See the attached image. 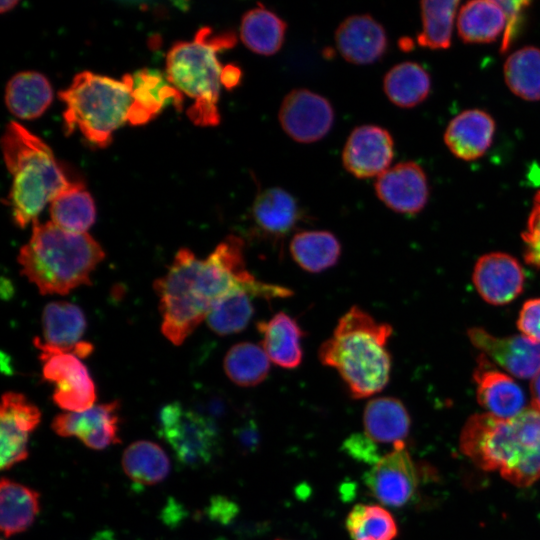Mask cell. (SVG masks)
<instances>
[{"mask_svg":"<svg viewBox=\"0 0 540 540\" xmlns=\"http://www.w3.org/2000/svg\"><path fill=\"white\" fill-rule=\"evenodd\" d=\"M162 315L161 330L174 345L206 320L213 306L233 290L247 287L261 298H280L279 285L262 282L246 268L244 242L227 236L205 259L181 248L165 275L153 284Z\"/></svg>","mask_w":540,"mask_h":540,"instance_id":"1","label":"cell"},{"mask_svg":"<svg viewBox=\"0 0 540 540\" xmlns=\"http://www.w3.org/2000/svg\"><path fill=\"white\" fill-rule=\"evenodd\" d=\"M391 334V325L352 306L321 344L319 360L338 371L352 398L370 397L389 381L391 356L386 345Z\"/></svg>","mask_w":540,"mask_h":540,"instance_id":"2","label":"cell"},{"mask_svg":"<svg viewBox=\"0 0 540 540\" xmlns=\"http://www.w3.org/2000/svg\"><path fill=\"white\" fill-rule=\"evenodd\" d=\"M100 244L89 234L65 231L53 222H33L30 240L20 249L21 272L41 294L69 293L90 284V275L104 259Z\"/></svg>","mask_w":540,"mask_h":540,"instance_id":"3","label":"cell"},{"mask_svg":"<svg viewBox=\"0 0 540 540\" xmlns=\"http://www.w3.org/2000/svg\"><path fill=\"white\" fill-rule=\"evenodd\" d=\"M7 169L13 176L8 203L15 223L24 228L37 220L72 183L58 165L50 147L17 122H10L1 139Z\"/></svg>","mask_w":540,"mask_h":540,"instance_id":"4","label":"cell"},{"mask_svg":"<svg viewBox=\"0 0 540 540\" xmlns=\"http://www.w3.org/2000/svg\"><path fill=\"white\" fill-rule=\"evenodd\" d=\"M235 44L233 31L202 27L192 41L177 42L167 53L165 74L178 91L193 99L187 115L195 125L216 126L220 122L218 101L224 66L218 53Z\"/></svg>","mask_w":540,"mask_h":540,"instance_id":"5","label":"cell"},{"mask_svg":"<svg viewBox=\"0 0 540 540\" xmlns=\"http://www.w3.org/2000/svg\"><path fill=\"white\" fill-rule=\"evenodd\" d=\"M66 104L67 133L78 129L92 144L105 147L113 132L128 121L133 103L130 85L90 71L78 73L67 89L59 92Z\"/></svg>","mask_w":540,"mask_h":540,"instance_id":"6","label":"cell"},{"mask_svg":"<svg viewBox=\"0 0 540 540\" xmlns=\"http://www.w3.org/2000/svg\"><path fill=\"white\" fill-rule=\"evenodd\" d=\"M158 434L171 447L177 460L190 468L208 464L220 445L214 422L179 402L169 403L160 410Z\"/></svg>","mask_w":540,"mask_h":540,"instance_id":"7","label":"cell"},{"mask_svg":"<svg viewBox=\"0 0 540 540\" xmlns=\"http://www.w3.org/2000/svg\"><path fill=\"white\" fill-rule=\"evenodd\" d=\"M519 444L515 424L490 413L472 415L460 436L461 451L486 471L499 470L501 475L514 464Z\"/></svg>","mask_w":540,"mask_h":540,"instance_id":"8","label":"cell"},{"mask_svg":"<svg viewBox=\"0 0 540 540\" xmlns=\"http://www.w3.org/2000/svg\"><path fill=\"white\" fill-rule=\"evenodd\" d=\"M86 326L85 315L77 305L65 301L48 303L42 313L43 340H34L40 360L56 353L87 357L93 346L81 340Z\"/></svg>","mask_w":540,"mask_h":540,"instance_id":"9","label":"cell"},{"mask_svg":"<svg viewBox=\"0 0 540 540\" xmlns=\"http://www.w3.org/2000/svg\"><path fill=\"white\" fill-rule=\"evenodd\" d=\"M334 110L323 96L308 89H294L282 101L279 122L288 136L300 143H312L331 129Z\"/></svg>","mask_w":540,"mask_h":540,"instance_id":"10","label":"cell"},{"mask_svg":"<svg viewBox=\"0 0 540 540\" xmlns=\"http://www.w3.org/2000/svg\"><path fill=\"white\" fill-rule=\"evenodd\" d=\"M41 361L43 378L54 384V403L67 412H80L94 406V382L79 357L71 353H56Z\"/></svg>","mask_w":540,"mask_h":540,"instance_id":"11","label":"cell"},{"mask_svg":"<svg viewBox=\"0 0 540 540\" xmlns=\"http://www.w3.org/2000/svg\"><path fill=\"white\" fill-rule=\"evenodd\" d=\"M364 482L382 504L392 507L405 505L415 493L417 473L404 442L394 444L393 451L380 457L366 473Z\"/></svg>","mask_w":540,"mask_h":540,"instance_id":"12","label":"cell"},{"mask_svg":"<svg viewBox=\"0 0 540 540\" xmlns=\"http://www.w3.org/2000/svg\"><path fill=\"white\" fill-rule=\"evenodd\" d=\"M41 420V412L23 394L6 392L0 408V467L6 470L28 457L29 434Z\"/></svg>","mask_w":540,"mask_h":540,"instance_id":"13","label":"cell"},{"mask_svg":"<svg viewBox=\"0 0 540 540\" xmlns=\"http://www.w3.org/2000/svg\"><path fill=\"white\" fill-rule=\"evenodd\" d=\"M119 407V402L113 401L80 412H65L53 419L51 427L61 437H77L88 448L103 450L121 441Z\"/></svg>","mask_w":540,"mask_h":540,"instance_id":"14","label":"cell"},{"mask_svg":"<svg viewBox=\"0 0 540 540\" xmlns=\"http://www.w3.org/2000/svg\"><path fill=\"white\" fill-rule=\"evenodd\" d=\"M393 148V139L386 129L376 125L356 127L345 143L343 165L360 179L379 176L390 168Z\"/></svg>","mask_w":540,"mask_h":540,"instance_id":"15","label":"cell"},{"mask_svg":"<svg viewBox=\"0 0 540 540\" xmlns=\"http://www.w3.org/2000/svg\"><path fill=\"white\" fill-rule=\"evenodd\" d=\"M468 337L487 358L518 378H533L540 372V343L524 335L495 337L482 328H471Z\"/></svg>","mask_w":540,"mask_h":540,"instance_id":"16","label":"cell"},{"mask_svg":"<svg viewBox=\"0 0 540 540\" xmlns=\"http://www.w3.org/2000/svg\"><path fill=\"white\" fill-rule=\"evenodd\" d=\"M375 191L388 208L403 214L421 211L429 196L427 177L415 162H401L387 169L378 176Z\"/></svg>","mask_w":540,"mask_h":540,"instance_id":"17","label":"cell"},{"mask_svg":"<svg viewBox=\"0 0 540 540\" xmlns=\"http://www.w3.org/2000/svg\"><path fill=\"white\" fill-rule=\"evenodd\" d=\"M524 281L519 262L502 252L483 255L473 270V283L478 293L492 305H505L516 299L523 290Z\"/></svg>","mask_w":540,"mask_h":540,"instance_id":"18","label":"cell"},{"mask_svg":"<svg viewBox=\"0 0 540 540\" xmlns=\"http://www.w3.org/2000/svg\"><path fill=\"white\" fill-rule=\"evenodd\" d=\"M254 231L271 241H281L303 218L297 200L280 187H270L258 193L250 210Z\"/></svg>","mask_w":540,"mask_h":540,"instance_id":"19","label":"cell"},{"mask_svg":"<svg viewBox=\"0 0 540 540\" xmlns=\"http://www.w3.org/2000/svg\"><path fill=\"white\" fill-rule=\"evenodd\" d=\"M124 77L130 85L133 98L128 118L132 125L147 123L168 105L181 108L183 94L161 71L144 68L133 74H125Z\"/></svg>","mask_w":540,"mask_h":540,"instance_id":"20","label":"cell"},{"mask_svg":"<svg viewBox=\"0 0 540 540\" xmlns=\"http://www.w3.org/2000/svg\"><path fill=\"white\" fill-rule=\"evenodd\" d=\"M473 378L478 402L488 413L511 419L526 409L522 388L510 376L496 369L484 354L478 358Z\"/></svg>","mask_w":540,"mask_h":540,"instance_id":"21","label":"cell"},{"mask_svg":"<svg viewBox=\"0 0 540 540\" xmlns=\"http://www.w3.org/2000/svg\"><path fill=\"white\" fill-rule=\"evenodd\" d=\"M335 42L341 56L358 65L378 61L387 49L384 28L368 14L346 18L336 30Z\"/></svg>","mask_w":540,"mask_h":540,"instance_id":"22","label":"cell"},{"mask_svg":"<svg viewBox=\"0 0 540 540\" xmlns=\"http://www.w3.org/2000/svg\"><path fill=\"white\" fill-rule=\"evenodd\" d=\"M495 132L494 119L485 111L470 109L461 112L448 124L444 141L459 159L480 158L490 147Z\"/></svg>","mask_w":540,"mask_h":540,"instance_id":"23","label":"cell"},{"mask_svg":"<svg viewBox=\"0 0 540 540\" xmlns=\"http://www.w3.org/2000/svg\"><path fill=\"white\" fill-rule=\"evenodd\" d=\"M257 329L262 336V348L270 361L284 369L300 365L304 332L294 318L280 311L268 321L257 322Z\"/></svg>","mask_w":540,"mask_h":540,"instance_id":"24","label":"cell"},{"mask_svg":"<svg viewBox=\"0 0 540 540\" xmlns=\"http://www.w3.org/2000/svg\"><path fill=\"white\" fill-rule=\"evenodd\" d=\"M410 417L403 403L394 397L367 402L363 412L365 435L374 443L403 442L409 433Z\"/></svg>","mask_w":540,"mask_h":540,"instance_id":"25","label":"cell"},{"mask_svg":"<svg viewBox=\"0 0 540 540\" xmlns=\"http://www.w3.org/2000/svg\"><path fill=\"white\" fill-rule=\"evenodd\" d=\"M53 91L48 79L35 71L15 74L8 82L5 102L9 111L20 119L40 117L50 106Z\"/></svg>","mask_w":540,"mask_h":540,"instance_id":"26","label":"cell"},{"mask_svg":"<svg viewBox=\"0 0 540 540\" xmlns=\"http://www.w3.org/2000/svg\"><path fill=\"white\" fill-rule=\"evenodd\" d=\"M39 493L2 477L0 482V528L5 537L26 531L40 510Z\"/></svg>","mask_w":540,"mask_h":540,"instance_id":"27","label":"cell"},{"mask_svg":"<svg viewBox=\"0 0 540 540\" xmlns=\"http://www.w3.org/2000/svg\"><path fill=\"white\" fill-rule=\"evenodd\" d=\"M505 26L506 14L498 1H469L458 13V34L467 43L493 42Z\"/></svg>","mask_w":540,"mask_h":540,"instance_id":"28","label":"cell"},{"mask_svg":"<svg viewBox=\"0 0 540 540\" xmlns=\"http://www.w3.org/2000/svg\"><path fill=\"white\" fill-rule=\"evenodd\" d=\"M289 250L296 264L310 273H320L333 267L341 256L339 240L325 230L295 233Z\"/></svg>","mask_w":540,"mask_h":540,"instance_id":"29","label":"cell"},{"mask_svg":"<svg viewBox=\"0 0 540 540\" xmlns=\"http://www.w3.org/2000/svg\"><path fill=\"white\" fill-rule=\"evenodd\" d=\"M286 23L263 6L248 10L241 19L240 38L251 51L270 56L280 50L284 42Z\"/></svg>","mask_w":540,"mask_h":540,"instance_id":"30","label":"cell"},{"mask_svg":"<svg viewBox=\"0 0 540 540\" xmlns=\"http://www.w3.org/2000/svg\"><path fill=\"white\" fill-rule=\"evenodd\" d=\"M50 214L56 226L83 234L94 224L96 209L90 193L81 184L72 183L51 202Z\"/></svg>","mask_w":540,"mask_h":540,"instance_id":"31","label":"cell"},{"mask_svg":"<svg viewBox=\"0 0 540 540\" xmlns=\"http://www.w3.org/2000/svg\"><path fill=\"white\" fill-rule=\"evenodd\" d=\"M383 83L389 100L403 108H411L423 102L431 88L429 74L415 62L395 65L385 75Z\"/></svg>","mask_w":540,"mask_h":540,"instance_id":"32","label":"cell"},{"mask_svg":"<svg viewBox=\"0 0 540 540\" xmlns=\"http://www.w3.org/2000/svg\"><path fill=\"white\" fill-rule=\"evenodd\" d=\"M122 468L134 482L154 485L168 476L170 461L157 443L139 440L125 449L122 456Z\"/></svg>","mask_w":540,"mask_h":540,"instance_id":"33","label":"cell"},{"mask_svg":"<svg viewBox=\"0 0 540 540\" xmlns=\"http://www.w3.org/2000/svg\"><path fill=\"white\" fill-rule=\"evenodd\" d=\"M256 297L259 294L247 287L233 290L210 310L206 318L209 328L219 336L243 331L254 315L252 300Z\"/></svg>","mask_w":540,"mask_h":540,"instance_id":"34","label":"cell"},{"mask_svg":"<svg viewBox=\"0 0 540 540\" xmlns=\"http://www.w3.org/2000/svg\"><path fill=\"white\" fill-rule=\"evenodd\" d=\"M269 358L259 345L240 342L232 346L224 357L227 377L241 387H253L262 383L270 370Z\"/></svg>","mask_w":540,"mask_h":540,"instance_id":"35","label":"cell"},{"mask_svg":"<svg viewBox=\"0 0 540 540\" xmlns=\"http://www.w3.org/2000/svg\"><path fill=\"white\" fill-rule=\"evenodd\" d=\"M504 78L516 96L540 100V48L526 46L512 53L504 64Z\"/></svg>","mask_w":540,"mask_h":540,"instance_id":"36","label":"cell"},{"mask_svg":"<svg viewBox=\"0 0 540 540\" xmlns=\"http://www.w3.org/2000/svg\"><path fill=\"white\" fill-rule=\"evenodd\" d=\"M351 540H394L398 529L394 517L376 504H357L346 517Z\"/></svg>","mask_w":540,"mask_h":540,"instance_id":"37","label":"cell"},{"mask_svg":"<svg viewBox=\"0 0 540 540\" xmlns=\"http://www.w3.org/2000/svg\"><path fill=\"white\" fill-rule=\"evenodd\" d=\"M458 1H422V30L417 37L422 47L447 49L451 36Z\"/></svg>","mask_w":540,"mask_h":540,"instance_id":"38","label":"cell"},{"mask_svg":"<svg viewBox=\"0 0 540 540\" xmlns=\"http://www.w3.org/2000/svg\"><path fill=\"white\" fill-rule=\"evenodd\" d=\"M525 261L540 269V191L536 193L527 227L522 234Z\"/></svg>","mask_w":540,"mask_h":540,"instance_id":"39","label":"cell"},{"mask_svg":"<svg viewBox=\"0 0 540 540\" xmlns=\"http://www.w3.org/2000/svg\"><path fill=\"white\" fill-rule=\"evenodd\" d=\"M517 326L524 336L540 343V298L530 299L524 303Z\"/></svg>","mask_w":540,"mask_h":540,"instance_id":"40","label":"cell"},{"mask_svg":"<svg viewBox=\"0 0 540 540\" xmlns=\"http://www.w3.org/2000/svg\"><path fill=\"white\" fill-rule=\"evenodd\" d=\"M345 449L355 458L362 461H368L375 464L380 458L377 457L376 448L374 442L370 440L365 434H355L346 440L344 444Z\"/></svg>","mask_w":540,"mask_h":540,"instance_id":"41","label":"cell"},{"mask_svg":"<svg viewBox=\"0 0 540 540\" xmlns=\"http://www.w3.org/2000/svg\"><path fill=\"white\" fill-rule=\"evenodd\" d=\"M506 14V26L501 49L506 51L509 47L512 34L523 9L529 5L527 1H498Z\"/></svg>","mask_w":540,"mask_h":540,"instance_id":"42","label":"cell"},{"mask_svg":"<svg viewBox=\"0 0 540 540\" xmlns=\"http://www.w3.org/2000/svg\"><path fill=\"white\" fill-rule=\"evenodd\" d=\"M241 79V70L239 67L227 64L224 66L223 72H222V85L227 88H234L237 86Z\"/></svg>","mask_w":540,"mask_h":540,"instance_id":"43","label":"cell"},{"mask_svg":"<svg viewBox=\"0 0 540 540\" xmlns=\"http://www.w3.org/2000/svg\"><path fill=\"white\" fill-rule=\"evenodd\" d=\"M530 390L532 407L540 411V372L532 378Z\"/></svg>","mask_w":540,"mask_h":540,"instance_id":"44","label":"cell"},{"mask_svg":"<svg viewBox=\"0 0 540 540\" xmlns=\"http://www.w3.org/2000/svg\"><path fill=\"white\" fill-rule=\"evenodd\" d=\"M18 4V1L8 0V1H1L0 4V11L7 12L13 9Z\"/></svg>","mask_w":540,"mask_h":540,"instance_id":"45","label":"cell"},{"mask_svg":"<svg viewBox=\"0 0 540 540\" xmlns=\"http://www.w3.org/2000/svg\"><path fill=\"white\" fill-rule=\"evenodd\" d=\"M2 540H4V539H2Z\"/></svg>","mask_w":540,"mask_h":540,"instance_id":"46","label":"cell"},{"mask_svg":"<svg viewBox=\"0 0 540 540\" xmlns=\"http://www.w3.org/2000/svg\"><path fill=\"white\" fill-rule=\"evenodd\" d=\"M278 540H280V539H278Z\"/></svg>","mask_w":540,"mask_h":540,"instance_id":"47","label":"cell"}]
</instances>
